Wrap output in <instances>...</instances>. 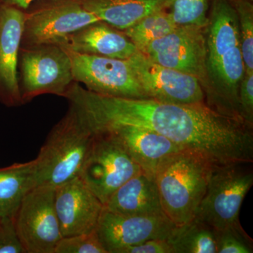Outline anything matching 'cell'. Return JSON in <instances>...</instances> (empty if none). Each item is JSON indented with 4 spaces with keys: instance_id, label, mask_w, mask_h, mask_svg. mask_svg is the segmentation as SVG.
Listing matches in <instances>:
<instances>
[{
    "instance_id": "6da1fadb",
    "label": "cell",
    "mask_w": 253,
    "mask_h": 253,
    "mask_svg": "<svg viewBox=\"0 0 253 253\" xmlns=\"http://www.w3.org/2000/svg\"><path fill=\"white\" fill-rule=\"evenodd\" d=\"M63 97L77 106L91 127L141 126L166 136L214 166L253 163V126L224 116L206 103L175 104L104 96L74 82Z\"/></svg>"
},
{
    "instance_id": "7a4b0ae2",
    "label": "cell",
    "mask_w": 253,
    "mask_h": 253,
    "mask_svg": "<svg viewBox=\"0 0 253 253\" xmlns=\"http://www.w3.org/2000/svg\"><path fill=\"white\" fill-rule=\"evenodd\" d=\"M204 34L205 102L221 114L246 123L239 100L245 66L239 20L231 0H211Z\"/></svg>"
},
{
    "instance_id": "3957f363",
    "label": "cell",
    "mask_w": 253,
    "mask_h": 253,
    "mask_svg": "<svg viewBox=\"0 0 253 253\" xmlns=\"http://www.w3.org/2000/svg\"><path fill=\"white\" fill-rule=\"evenodd\" d=\"M69 104L34 159L37 186H56L79 176L90 151L94 131L80 109Z\"/></svg>"
},
{
    "instance_id": "277c9868",
    "label": "cell",
    "mask_w": 253,
    "mask_h": 253,
    "mask_svg": "<svg viewBox=\"0 0 253 253\" xmlns=\"http://www.w3.org/2000/svg\"><path fill=\"white\" fill-rule=\"evenodd\" d=\"M213 166L188 151L169 155L158 165L154 180L161 208L176 226L194 219L206 194Z\"/></svg>"
},
{
    "instance_id": "5b68a950",
    "label": "cell",
    "mask_w": 253,
    "mask_h": 253,
    "mask_svg": "<svg viewBox=\"0 0 253 253\" xmlns=\"http://www.w3.org/2000/svg\"><path fill=\"white\" fill-rule=\"evenodd\" d=\"M249 163L213 166L209 181L194 218L216 231L241 226L239 213L253 185Z\"/></svg>"
},
{
    "instance_id": "8992f818",
    "label": "cell",
    "mask_w": 253,
    "mask_h": 253,
    "mask_svg": "<svg viewBox=\"0 0 253 253\" xmlns=\"http://www.w3.org/2000/svg\"><path fill=\"white\" fill-rule=\"evenodd\" d=\"M20 92L23 104L37 96H64L74 83L72 64L66 50L58 44L20 48Z\"/></svg>"
},
{
    "instance_id": "52a82bcc",
    "label": "cell",
    "mask_w": 253,
    "mask_h": 253,
    "mask_svg": "<svg viewBox=\"0 0 253 253\" xmlns=\"http://www.w3.org/2000/svg\"><path fill=\"white\" fill-rule=\"evenodd\" d=\"M100 21L81 0H36L24 11L21 46L57 44L71 33Z\"/></svg>"
},
{
    "instance_id": "ba28073f",
    "label": "cell",
    "mask_w": 253,
    "mask_h": 253,
    "mask_svg": "<svg viewBox=\"0 0 253 253\" xmlns=\"http://www.w3.org/2000/svg\"><path fill=\"white\" fill-rule=\"evenodd\" d=\"M94 133L79 176L104 206L116 190L143 171L112 136L104 131Z\"/></svg>"
},
{
    "instance_id": "9c48e42d",
    "label": "cell",
    "mask_w": 253,
    "mask_h": 253,
    "mask_svg": "<svg viewBox=\"0 0 253 253\" xmlns=\"http://www.w3.org/2000/svg\"><path fill=\"white\" fill-rule=\"evenodd\" d=\"M54 196V186L41 184L26 195L18 208L15 228L26 253H54L63 238Z\"/></svg>"
},
{
    "instance_id": "30bf717a",
    "label": "cell",
    "mask_w": 253,
    "mask_h": 253,
    "mask_svg": "<svg viewBox=\"0 0 253 253\" xmlns=\"http://www.w3.org/2000/svg\"><path fill=\"white\" fill-rule=\"evenodd\" d=\"M63 49L71 59L75 81L85 85L88 90L113 97L148 98L127 60L79 54Z\"/></svg>"
},
{
    "instance_id": "8fae6325",
    "label": "cell",
    "mask_w": 253,
    "mask_h": 253,
    "mask_svg": "<svg viewBox=\"0 0 253 253\" xmlns=\"http://www.w3.org/2000/svg\"><path fill=\"white\" fill-rule=\"evenodd\" d=\"M126 60L149 99L175 104L206 103L197 78L154 62L140 51Z\"/></svg>"
},
{
    "instance_id": "7c38bea8",
    "label": "cell",
    "mask_w": 253,
    "mask_h": 253,
    "mask_svg": "<svg viewBox=\"0 0 253 253\" xmlns=\"http://www.w3.org/2000/svg\"><path fill=\"white\" fill-rule=\"evenodd\" d=\"M204 28L177 26L167 36L145 46L140 52L158 64L197 78L203 86L206 78Z\"/></svg>"
},
{
    "instance_id": "4fadbf2b",
    "label": "cell",
    "mask_w": 253,
    "mask_h": 253,
    "mask_svg": "<svg viewBox=\"0 0 253 253\" xmlns=\"http://www.w3.org/2000/svg\"><path fill=\"white\" fill-rule=\"evenodd\" d=\"M175 226L164 214L126 216L104 208L96 232L107 253H120L148 240L168 239Z\"/></svg>"
},
{
    "instance_id": "5bb4252c",
    "label": "cell",
    "mask_w": 253,
    "mask_h": 253,
    "mask_svg": "<svg viewBox=\"0 0 253 253\" xmlns=\"http://www.w3.org/2000/svg\"><path fill=\"white\" fill-rule=\"evenodd\" d=\"M54 205L63 237L96 230L104 209L80 176L55 186Z\"/></svg>"
},
{
    "instance_id": "9a60e30c",
    "label": "cell",
    "mask_w": 253,
    "mask_h": 253,
    "mask_svg": "<svg viewBox=\"0 0 253 253\" xmlns=\"http://www.w3.org/2000/svg\"><path fill=\"white\" fill-rule=\"evenodd\" d=\"M24 11L0 4V103L8 107L23 105L18 83V57Z\"/></svg>"
},
{
    "instance_id": "2e32d148",
    "label": "cell",
    "mask_w": 253,
    "mask_h": 253,
    "mask_svg": "<svg viewBox=\"0 0 253 253\" xmlns=\"http://www.w3.org/2000/svg\"><path fill=\"white\" fill-rule=\"evenodd\" d=\"M90 128L93 131H104L115 138L140 166L143 172L153 179L163 159L186 151L166 136L141 126L106 125Z\"/></svg>"
},
{
    "instance_id": "e0dca14e",
    "label": "cell",
    "mask_w": 253,
    "mask_h": 253,
    "mask_svg": "<svg viewBox=\"0 0 253 253\" xmlns=\"http://www.w3.org/2000/svg\"><path fill=\"white\" fill-rule=\"evenodd\" d=\"M58 45L76 53L126 60L139 50L123 31L100 21L71 33Z\"/></svg>"
},
{
    "instance_id": "ac0fdd59",
    "label": "cell",
    "mask_w": 253,
    "mask_h": 253,
    "mask_svg": "<svg viewBox=\"0 0 253 253\" xmlns=\"http://www.w3.org/2000/svg\"><path fill=\"white\" fill-rule=\"evenodd\" d=\"M104 208L126 216L164 214L154 179L144 172L132 176L116 190Z\"/></svg>"
},
{
    "instance_id": "d6986e66",
    "label": "cell",
    "mask_w": 253,
    "mask_h": 253,
    "mask_svg": "<svg viewBox=\"0 0 253 253\" xmlns=\"http://www.w3.org/2000/svg\"><path fill=\"white\" fill-rule=\"evenodd\" d=\"M83 6L101 21L124 31L141 18L166 9L168 0H81Z\"/></svg>"
},
{
    "instance_id": "ffe728a7",
    "label": "cell",
    "mask_w": 253,
    "mask_h": 253,
    "mask_svg": "<svg viewBox=\"0 0 253 253\" xmlns=\"http://www.w3.org/2000/svg\"><path fill=\"white\" fill-rule=\"evenodd\" d=\"M37 186L34 160L0 168V218H12L26 195Z\"/></svg>"
},
{
    "instance_id": "44dd1931",
    "label": "cell",
    "mask_w": 253,
    "mask_h": 253,
    "mask_svg": "<svg viewBox=\"0 0 253 253\" xmlns=\"http://www.w3.org/2000/svg\"><path fill=\"white\" fill-rule=\"evenodd\" d=\"M167 240L174 253H217V231L196 218L176 226Z\"/></svg>"
},
{
    "instance_id": "7402d4cb",
    "label": "cell",
    "mask_w": 253,
    "mask_h": 253,
    "mask_svg": "<svg viewBox=\"0 0 253 253\" xmlns=\"http://www.w3.org/2000/svg\"><path fill=\"white\" fill-rule=\"evenodd\" d=\"M176 27L169 13L163 9L145 16L123 31L141 51L150 43L167 36Z\"/></svg>"
},
{
    "instance_id": "603a6c76",
    "label": "cell",
    "mask_w": 253,
    "mask_h": 253,
    "mask_svg": "<svg viewBox=\"0 0 253 253\" xmlns=\"http://www.w3.org/2000/svg\"><path fill=\"white\" fill-rule=\"evenodd\" d=\"M211 0H168L166 11L177 26L205 28Z\"/></svg>"
},
{
    "instance_id": "cb8c5ba5",
    "label": "cell",
    "mask_w": 253,
    "mask_h": 253,
    "mask_svg": "<svg viewBox=\"0 0 253 253\" xmlns=\"http://www.w3.org/2000/svg\"><path fill=\"white\" fill-rule=\"evenodd\" d=\"M239 20L245 72L253 73V1L231 0Z\"/></svg>"
},
{
    "instance_id": "d4e9b609",
    "label": "cell",
    "mask_w": 253,
    "mask_h": 253,
    "mask_svg": "<svg viewBox=\"0 0 253 253\" xmlns=\"http://www.w3.org/2000/svg\"><path fill=\"white\" fill-rule=\"evenodd\" d=\"M217 231V253H253V240L242 226Z\"/></svg>"
},
{
    "instance_id": "484cf974",
    "label": "cell",
    "mask_w": 253,
    "mask_h": 253,
    "mask_svg": "<svg viewBox=\"0 0 253 253\" xmlns=\"http://www.w3.org/2000/svg\"><path fill=\"white\" fill-rule=\"evenodd\" d=\"M54 253H107L96 230L88 234L63 237L56 245Z\"/></svg>"
},
{
    "instance_id": "4316f807",
    "label": "cell",
    "mask_w": 253,
    "mask_h": 253,
    "mask_svg": "<svg viewBox=\"0 0 253 253\" xmlns=\"http://www.w3.org/2000/svg\"><path fill=\"white\" fill-rule=\"evenodd\" d=\"M0 253H26L18 239L12 218H1L0 221Z\"/></svg>"
},
{
    "instance_id": "83f0119b",
    "label": "cell",
    "mask_w": 253,
    "mask_h": 253,
    "mask_svg": "<svg viewBox=\"0 0 253 253\" xmlns=\"http://www.w3.org/2000/svg\"><path fill=\"white\" fill-rule=\"evenodd\" d=\"M239 100L243 119L253 126V73L245 72L239 84Z\"/></svg>"
},
{
    "instance_id": "f1b7e54d",
    "label": "cell",
    "mask_w": 253,
    "mask_h": 253,
    "mask_svg": "<svg viewBox=\"0 0 253 253\" xmlns=\"http://www.w3.org/2000/svg\"><path fill=\"white\" fill-rule=\"evenodd\" d=\"M120 253H174L167 239H150L123 249Z\"/></svg>"
},
{
    "instance_id": "f546056e",
    "label": "cell",
    "mask_w": 253,
    "mask_h": 253,
    "mask_svg": "<svg viewBox=\"0 0 253 253\" xmlns=\"http://www.w3.org/2000/svg\"><path fill=\"white\" fill-rule=\"evenodd\" d=\"M34 1L36 0H0V4L13 6L22 11H26Z\"/></svg>"
},
{
    "instance_id": "4dcf8cb0",
    "label": "cell",
    "mask_w": 253,
    "mask_h": 253,
    "mask_svg": "<svg viewBox=\"0 0 253 253\" xmlns=\"http://www.w3.org/2000/svg\"><path fill=\"white\" fill-rule=\"evenodd\" d=\"M0 221H1V218H0Z\"/></svg>"
},
{
    "instance_id": "1f68e13d",
    "label": "cell",
    "mask_w": 253,
    "mask_h": 253,
    "mask_svg": "<svg viewBox=\"0 0 253 253\" xmlns=\"http://www.w3.org/2000/svg\"><path fill=\"white\" fill-rule=\"evenodd\" d=\"M251 1H253V0H251Z\"/></svg>"
}]
</instances>
